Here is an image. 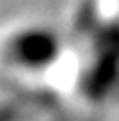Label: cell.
I'll return each instance as SVG.
<instances>
[{
  "label": "cell",
  "instance_id": "cell-1",
  "mask_svg": "<svg viewBox=\"0 0 119 121\" xmlns=\"http://www.w3.org/2000/svg\"><path fill=\"white\" fill-rule=\"evenodd\" d=\"M62 53L60 37L48 27H27L14 34L7 43V55L25 69H46Z\"/></svg>",
  "mask_w": 119,
  "mask_h": 121
},
{
  "label": "cell",
  "instance_id": "cell-2",
  "mask_svg": "<svg viewBox=\"0 0 119 121\" xmlns=\"http://www.w3.org/2000/svg\"><path fill=\"white\" fill-rule=\"evenodd\" d=\"M117 75H119V32L112 30L101 41L92 71L85 78V91L92 98L105 96L117 82Z\"/></svg>",
  "mask_w": 119,
  "mask_h": 121
}]
</instances>
